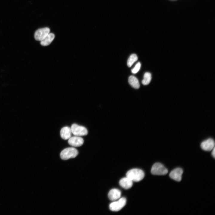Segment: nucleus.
Here are the masks:
<instances>
[{
    "label": "nucleus",
    "mask_w": 215,
    "mask_h": 215,
    "mask_svg": "<svg viewBox=\"0 0 215 215\" xmlns=\"http://www.w3.org/2000/svg\"><path fill=\"white\" fill-rule=\"evenodd\" d=\"M126 176L133 182H139L142 180L145 176V173L142 170L138 168H133L128 171L126 174Z\"/></svg>",
    "instance_id": "nucleus-1"
},
{
    "label": "nucleus",
    "mask_w": 215,
    "mask_h": 215,
    "mask_svg": "<svg viewBox=\"0 0 215 215\" xmlns=\"http://www.w3.org/2000/svg\"><path fill=\"white\" fill-rule=\"evenodd\" d=\"M78 154V150L73 147L66 148L63 150L60 153L61 158L63 160H67L76 157Z\"/></svg>",
    "instance_id": "nucleus-2"
},
{
    "label": "nucleus",
    "mask_w": 215,
    "mask_h": 215,
    "mask_svg": "<svg viewBox=\"0 0 215 215\" xmlns=\"http://www.w3.org/2000/svg\"><path fill=\"white\" fill-rule=\"evenodd\" d=\"M168 172V170L162 164L159 162L153 165L151 171L152 174L157 175H165Z\"/></svg>",
    "instance_id": "nucleus-3"
},
{
    "label": "nucleus",
    "mask_w": 215,
    "mask_h": 215,
    "mask_svg": "<svg viewBox=\"0 0 215 215\" xmlns=\"http://www.w3.org/2000/svg\"><path fill=\"white\" fill-rule=\"evenodd\" d=\"M70 128L72 133L75 136H85L88 133L87 130L85 127L76 124H72Z\"/></svg>",
    "instance_id": "nucleus-4"
},
{
    "label": "nucleus",
    "mask_w": 215,
    "mask_h": 215,
    "mask_svg": "<svg viewBox=\"0 0 215 215\" xmlns=\"http://www.w3.org/2000/svg\"><path fill=\"white\" fill-rule=\"evenodd\" d=\"M116 201H114L109 205L110 209L113 211H118L121 210L126 204V200L125 198H120Z\"/></svg>",
    "instance_id": "nucleus-5"
},
{
    "label": "nucleus",
    "mask_w": 215,
    "mask_h": 215,
    "mask_svg": "<svg viewBox=\"0 0 215 215\" xmlns=\"http://www.w3.org/2000/svg\"><path fill=\"white\" fill-rule=\"evenodd\" d=\"M50 29L48 27H44L37 30L34 34V38L37 41H41L50 33Z\"/></svg>",
    "instance_id": "nucleus-6"
},
{
    "label": "nucleus",
    "mask_w": 215,
    "mask_h": 215,
    "mask_svg": "<svg viewBox=\"0 0 215 215\" xmlns=\"http://www.w3.org/2000/svg\"><path fill=\"white\" fill-rule=\"evenodd\" d=\"M215 142L213 139L209 138L202 142L201 144V148L206 151H210L214 147Z\"/></svg>",
    "instance_id": "nucleus-7"
},
{
    "label": "nucleus",
    "mask_w": 215,
    "mask_h": 215,
    "mask_svg": "<svg viewBox=\"0 0 215 215\" xmlns=\"http://www.w3.org/2000/svg\"><path fill=\"white\" fill-rule=\"evenodd\" d=\"M69 144L73 147H78L82 146L84 143L83 139L79 136L71 137L68 140Z\"/></svg>",
    "instance_id": "nucleus-8"
},
{
    "label": "nucleus",
    "mask_w": 215,
    "mask_h": 215,
    "mask_svg": "<svg viewBox=\"0 0 215 215\" xmlns=\"http://www.w3.org/2000/svg\"><path fill=\"white\" fill-rule=\"evenodd\" d=\"M183 173V171L182 168H176L170 172L169 176L172 179L176 181L179 182L182 179Z\"/></svg>",
    "instance_id": "nucleus-9"
},
{
    "label": "nucleus",
    "mask_w": 215,
    "mask_h": 215,
    "mask_svg": "<svg viewBox=\"0 0 215 215\" xmlns=\"http://www.w3.org/2000/svg\"><path fill=\"white\" fill-rule=\"evenodd\" d=\"M121 192L117 189L111 190L108 194L109 199L112 201H115L119 199L121 196Z\"/></svg>",
    "instance_id": "nucleus-10"
},
{
    "label": "nucleus",
    "mask_w": 215,
    "mask_h": 215,
    "mask_svg": "<svg viewBox=\"0 0 215 215\" xmlns=\"http://www.w3.org/2000/svg\"><path fill=\"white\" fill-rule=\"evenodd\" d=\"M133 181L129 178L126 177L121 179L119 182L120 185L125 189H128L132 186Z\"/></svg>",
    "instance_id": "nucleus-11"
},
{
    "label": "nucleus",
    "mask_w": 215,
    "mask_h": 215,
    "mask_svg": "<svg viewBox=\"0 0 215 215\" xmlns=\"http://www.w3.org/2000/svg\"><path fill=\"white\" fill-rule=\"evenodd\" d=\"M71 128L68 126L63 127L60 130V135L64 139H69L71 136Z\"/></svg>",
    "instance_id": "nucleus-12"
},
{
    "label": "nucleus",
    "mask_w": 215,
    "mask_h": 215,
    "mask_svg": "<svg viewBox=\"0 0 215 215\" xmlns=\"http://www.w3.org/2000/svg\"><path fill=\"white\" fill-rule=\"evenodd\" d=\"M54 38V34L52 33H50L44 38L40 41V44L43 46L48 45L53 41Z\"/></svg>",
    "instance_id": "nucleus-13"
},
{
    "label": "nucleus",
    "mask_w": 215,
    "mask_h": 215,
    "mask_svg": "<svg viewBox=\"0 0 215 215\" xmlns=\"http://www.w3.org/2000/svg\"><path fill=\"white\" fill-rule=\"evenodd\" d=\"M128 82L130 85L135 89H138L140 87V84L137 79L133 76H130L128 78Z\"/></svg>",
    "instance_id": "nucleus-14"
},
{
    "label": "nucleus",
    "mask_w": 215,
    "mask_h": 215,
    "mask_svg": "<svg viewBox=\"0 0 215 215\" xmlns=\"http://www.w3.org/2000/svg\"><path fill=\"white\" fill-rule=\"evenodd\" d=\"M151 79V75L150 73L146 72L144 74L143 79L142 81V83L144 85H148L150 82Z\"/></svg>",
    "instance_id": "nucleus-15"
},
{
    "label": "nucleus",
    "mask_w": 215,
    "mask_h": 215,
    "mask_svg": "<svg viewBox=\"0 0 215 215\" xmlns=\"http://www.w3.org/2000/svg\"><path fill=\"white\" fill-rule=\"evenodd\" d=\"M138 59V57L135 54H131L128 58L127 61V65L129 67H130Z\"/></svg>",
    "instance_id": "nucleus-16"
},
{
    "label": "nucleus",
    "mask_w": 215,
    "mask_h": 215,
    "mask_svg": "<svg viewBox=\"0 0 215 215\" xmlns=\"http://www.w3.org/2000/svg\"><path fill=\"white\" fill-rule=\"evenodd\" d=\"M141 65L140 62H138L136 64L135 67L132 70V73L133 74H135L137 73L140 69Z\"/></svg>",
    "instance_id": "nucleus-17"
},
{
    "label": "nucleus",
    "mask_w": 215,
    "mask_h": 215,
    "mask_svg": "<svg viewBox=\"0 0 215 215\" xmlns=\"http://www.w3.org/2000/svg\"><path fill=\"white\" fill-rule=\"evenodd\" d=\"M212 151L211 153V154L213 157L214 158L215 157V147L212 150Z\"/></svg>",
    "instance_id": "nucleus-18"
}]
</instances>
